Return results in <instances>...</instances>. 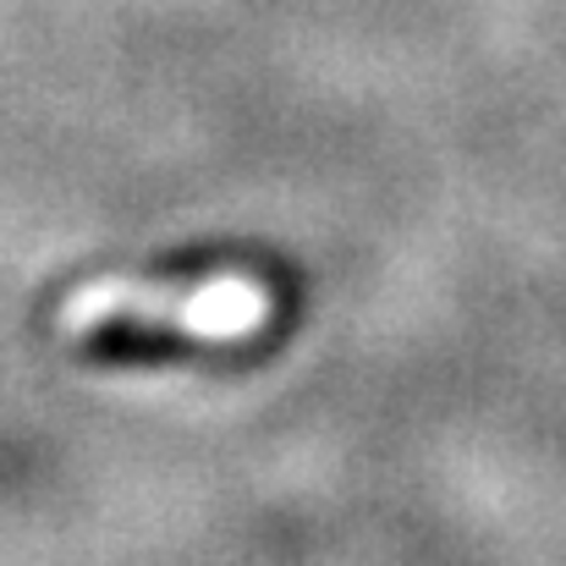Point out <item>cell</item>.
Wrapping results in <instances>:
<instances>
[{
	"instance_id": "obj_1",
	"label": "cell",
	"mask_w": 566,
	"mask_h": 566,
	"mask_svg": "<svg viewBox=\"0 0 566 566\" xmlns=\"http://www.w3.org/2000/svg\"><path fill=\"white\" fill-rule=\"evenodd\" d=\"M270 314V297L248 275H209L192 286H144V281H94L66 297L61 331L83 336L111 319L138 325H177L198 342H237Z\"/></svg>"
}]
</instances>
